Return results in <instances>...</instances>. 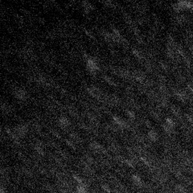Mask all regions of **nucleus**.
<instances>
[{
  "label": "nucleus",
  "instance_id": "nucleus-18",
  "mask_svg": "<svg viewBox=\"0 0 193 193\" xmlns=\"http://www.w3.org/2000/svg\"><path fill=\"white\" fill-rule=\"evenodd\" d=\"M126 114L127 116L131 119V120H134L135 118H136V115H135V113L133 111V110H131V109H126Z\"/></svg>",
  "mask_w": 193,
  "mask_h": 193
},
{
  "label": "nucleus",
  "instance_id": "nucleus-4",
  "mask_svg": "<svg viewBox=\"0 0 193 193\" xmlns=\"http://www.w3.org/2000/svg\"><path fill=\"white\" fill-rule=\"evenodd\" d=\"M34 150L37 155L40 156H43L45 155V149H44V145L41 141H36L34 143Z\"/></svg>",
  "mask_w": 193,
  "mask_h": 193
},
{
  "label": "nucleus",
  "instance_id": "nucleus-12",
  "mask_svg": "<svg viewBox=\"0 0 193 193\" xmlns=\"http://www.w3.org/2000/svg\"><path fill=\"white\" fill-rule=\"evenodd\" d=\"M109 150H111V151H113V152H118V151H120V150H121V148H120V146H119L118 144L116 142H111L110 143V144H109Z\"/></svg>",
  "mask_w": 193,
  "mask_h": 193
},
{
  "label": "nucleus",
  "instance_id": "nucleus-25",
  "mask_svg": "<svg viewBox=\"0 0 193 193\" xmlns=\"http://www.w3.org/2000/svg\"><path fill=\"white\" fill-rule=\"evenodd\" d=\"M123 62H124L126 65H131V60L129 59V58H127V57H125V58H123Z\"/></svg>",
  "mask_w": 193,
  "mask_h": 193
},
{
  "label": "nucleus",
  "instance_id": "nucleus-9",
  "mask_svg": "<svg viewBox=\"0 0 193 193\" xmlns=\"http://www.w3.org/2000/svg\"><path fill=\"white\" fill-rule=\"evenodd\" d=\"M1 109H2L3 114H9L12 111L11 106L4 101H2V103H1Z\"/></svg>",
  "mask_w": 193,
  "mask_h": 193
},
{
  "label": "nucleus",
  "instance_id": "nucleus-3",
  "mask_svg": "<svg viewBox=\"0 0 193 193\" xmlns=\"http://www.w3.org/2000/svg\"><path fill=\"white\" fill-rule=\"evenodd\" d=\"M13 130L15 131V133L17 134V136L21 138L24 137L25 135L27 134L28 131V127L26 124L21 123V124L17 125Z\"/></svg>",
  "mask_w": 193,
  "mask_h": 193
},
{
  "label": "nucleus",
  "instance_id": "nucleus-20",
  "mask_svg": "<svg viewBox=\"0 0 193 193\" xmlns=\"http://www.w3.org/2000/svg\"><path fill=\"white\" fill-rule=\"evenodd\" d=\"M51 133H52V134L55 138H58V139H61V135H60V134L57 131H56V130H51Z\"/></svg>",
  "mask_w": 193,
  "mask_h": 193
},
{
  "label": "nucleus",
  "instance_id": "nucleus-15",
  "mask_svg": "<svg viewBox=\"0 0 193 193\" xmlns=\"http://www.w3.org/2000/svg\"><path fill=\"white\" fill-rule=\"evenodd\" d=\"M103 77H104V80H105V81H106L108 84H110V85H112V86H117V85H118L117 82H116V81H114L112 77H109V76H106V75H105Z\"/></svg>",
  "mask_w": 193,
  "mask_h": 193
},
{
  "label": "nucleus",
  "instance_id": "nucleus-7",
  "mask_svg": "<svg viewBox=\"0 0 193 193\" xmlns=\"http://www.w3.org/2000/svg\"><path fill=\"white\" fill-rule=\"evenodd\" d=\"M58 124L62 128H68L71 125V122L68 118H66L65 116H60L58 118Z\"/></svg>",
  "mask_w": 193,
  "mask_h": 193
},
{
  "label": "nucleus",
  "instance_id": "nucleus-13",
  "mask_svg": "<svg viewBox=\"0 0 193 193\" xmlns=\"http://www.w3.org/2000/svg\"><path fill=\"white\" fill-rule=\"evenodd\" d=\"M132 54H133L138 60H142L144 59L143 53L141 52L140 50L137 49V48H133V49H132Z\"/></svg>",
  "mask_w": 193,
  "mask_h": 193
},
{
  "label": "nucleus",
  "instance_id": "nucleus-6",
  "mask_svg": "<svg viewBox=\"0 0 193 193\" xmlns=\"http://www.w3.org/2000/svg\"><path fill=\"white\" fill-rule=\"evenodd\" d=\"M113 121H114V122L115 123L118 127L120 128H126L128 127V125H127V122L125 121V120H123V119L121 118H120L119 116H117V115H114L113 116Z\"/></svg>",
  "mask_w": 193,
  "mask_h": 193
},
{
  "label": "nucleus",
  "instance_id": "nucleus-5",
  "mask_svg": "<svg viewBox=\"0 0 193 193\" xmlns=\"http://www.w3.org/2000/svg\"><path fill=\"white\" fill-rule=\"evenodd\" d=\"M133 77L135 79V81H137L138 82H139L141 84H143L145 83V81H146V76L143 72L139 70H137L135 72H133Z\"/></svg>",
  "mask_w": 193,
  "mask_h": 193
},
{
  "label": "nucleus",
  "instance_id": "nucleus-2",
  "mask_svg": "<svg viewBox=\"0 0 193 193\" xmlns=\"http://www.w3.org/2000/svg\"><path fill=\"white\" fill-rule=\"evenodd\" d=\"M13 94L16 97V99L19 101H25L28 97V94L24 89L20 87H14L13 88Z\"/></svg>",
  "mask_w": 193,
  "mask_h": 193
},
{
  "label": "nucleus",
  "instance_id": "nucleus-19",
  "mask_svg": "<svg viewBox=\"0 0 193 193\" xmlns=\"http://www.w3.org/2000/svg\"><path fill=\"white\" fill-rule=\"evenodd\" d=\"M84 33H85V35H88V36H89V38L93 39V40H94V39H95V36H94V33H93V32H92L91 31L88 30V29H86V28H84Z\"/></svg>",
  "mask_w": 193,
  "mask_h": 193
},
{
  "label": "nucleus",
  "instance_id": "nucleus-23",
  "mask_svg": "<svg viewBox=\"0 0 193 193\" xmlns=\"http://www.w3.org/2000/svg\"><path fill=\"white\" fill-rule=\"evenodd\" d=\"M145 23H146V20L144 18H142V17H139V18H138L137 19V23H138L141 26H143L145 24Z\"/></svg>",
  "mask_w": 193,
  "mask_h": 193
},
{
  "label": "nucleus",
  "instance_id": "nucleus-14",
  "mask_svg": "<svg viewBox=\"0 0 193 193\" xmlns=\"http://www.w3.org/2000/svg\"><path fill=\"white\" fill-rule=\"evenodd\" d=\"M69 137H70V139H72V141H74L75 143H81V138L78 135L77 133H74V132H72L69 134Z\"/></svg>",
  "mask_w": 193,
  "mask_h": 193
},
{
  "label": "nucleus",
  "instance_id": "nucleus-1",
  "mask_svg": "<svg viewBox=\"0 0 193 193\" xmlns=\"http://www.w3.org/2000/svg\"><path fill=\"white\" fill-rule=\"evenodd\" d=\"M86 60V68L88 71L90 72L91 74H96L97 72L99 70V65L97 63V58L94 57H88Z\"/></svg>",
  "mask_w": 193,
  "mask_h": 193
},
{
  "label": "nucleus",
  "instance_id": "nucleus-10",
  "mask_svg": "<svg viewBox=\"0 0 193 193\" xmlns=\"http://www.w3.org/2000/svg\"><path fill=\"white\" fill-rule=\"evenodd\" d=\"M147 137H148V138H149L150 141L155 142V141L158 139V134H157V133H156L154 130L150 129V130L148 131V133H147Z\"/></svg>",
  "mask_w": 193,
  "mask_h": 193
},
{
  "label": "nucleus",
  "instance_id": "nucleus-21",
  "mask_svg": "<svg viewBox=\"0 0 193 193\" xmlns=\"http://www.w3.org/2000/svg\"><path fill=\"white\" fill-rule=\"evenodd\" d=\"M126 94L130 97L134 94V89L131 87V86H128V87H126Z\"/></svg>",
  "mask_w": 193,
  "mask_h": 193
},
{
  "label": "nucleus",
  "instance_id": "nucleus-22",
  "mask_svg": "<svg viewBox=\"0 0 193 193\" xmlns=\"http://www.w3.org/2000/svg\"><path fill=\"white\" fill-rule=\"evenodd\" d=\"M16 21L19 23H23V18L22 16H20V15H18V14H16Z\"/></svg>",
  "mask_w": 193,
  "mask_h": 193
},
{
  "label": "nucleus",
  "instance_id": "nucleus-8",
  "mask_svg": "<svg viewBox=\"0 0 193 193\" xmlns=\"http://www.w3.org/2000/svg\"><path fill=\"white\" fill-rule=\"evenodd\" d=\"M82 7L84 9V12L85 13H90L92 11L94 10V6L88 1H84L82 3Z\"/></svg>",
  "mask_w": 193,
  "mask_h": 193
},
{
  "label": "nucleus",
  "instance_id": "nucleus-16",
  "mask_svg": "<svg viewBox=\"0 0 193 193\" xmlns=\"http://www.w3.org/2000/svg\"><path fill=\"white\" fill-rule=\"evenodd\" d=\"M102 3L108 7H117V6H118V3L114 2V1H104V2H102Z\"/></svg>",
  "mask_w": 193,
  "mask_h": 193
},
{
  "label": "nucleus",
  "instance_id": "nucleus-17",
  "mask_svg": "<svg viewBox=\"0 0 193 193\" xmlns=\"http://www.w3.org/2000/svg\"><path fill=\"white\" fill-rule=\"evenodd\" d=\"M65 143L68 146L72 148V150H76L77 149V146H76V143L74 141H72V139H65Z\"/></svg>",
  "mask_w": 193,
  "mask_h": 193
},
{
  "label": "nucleus",
  "instance_id": "nucleus-26",
  "mask_svg": "<svg viewBox=\"0 0 193 193\" xmlns=\"http://www.w3.org/2000/svg\"><path fill=\"white\" fill-rule=\"evenodd\" d=\"M39 21L40 23H45V20H44L43 18H39Z\"/></svg>",
  "mask_w": 193,
  "mask_h": 193
},
{
  "label": "nucleus",
  "instance_id": "nucleus-11",
  "mask_svg": "<svg viewBox=\"0 0 193 193\" xmlns=\"http://www.w3.org/2000/svg\"><path fill=\"white\" fill-rule=\"evenodd\" d=\"M66 110H67L69 114L72 116V117H77L78 116L77 110V109L75 108L74 106H66Z\"/></svg>",
  "mask_w": 193,
  "mask_h": 193
},
{
  "label": "nucleus",
  "instance_id": "nucleus-24",
  "mask_svg": "<svg viewBox=\"0 0 193 193\" xmlns=\"http://www.w3.org/2000/svg\"><path fill=\"white\" fill-rule=\"evenodd\" d=\"M143 124L145 125L147 128L151 127V123H150V121H148V120H146V119H145L143 121Z\"/></svg>",
  "mask_w": 193,
  "mask_h": 193
}]
</instances>
